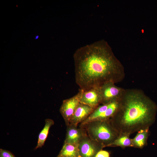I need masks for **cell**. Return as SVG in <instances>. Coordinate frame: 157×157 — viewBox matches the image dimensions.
Returning a JSON list of instances; mask_svg holds the SVG:
<instances>
[{
	"label": "cell",
	"instance_id": "cell-4",
	"mask_svg": "<svg viewBox=\"0 0 157 157\" xmlns=\"http://www.w3.org/2000/svg\"><path fill=\"white\" fill-rule=\"evenodd\" d=\"M101 98V104L120 99L125 89L118 87L112 82L105 83L99 87Z\"/></svg>",
	"mask_w": 157,
	"mask_h": 157
},
{
	"label": "cell",
	"instance_id": "cell-3",
	"mask_svg": "<svg viewBox=\"0 0 157 157\" xmlns=\"http://www.w3.org/2000/svg\"><path fill=\"white\" fill-rule=\"evenodd\" d=\"M79 127L84 129L90 138L104 147H108L120 134L111 119L90 122L79 125Z\"/></svg>",
	"mask_w": 157,
	"mask_h": 157
},
{
	"label": "cell",
	"instance_id": "cell-9",
	"mask_svg": "<svg viewBox=\"0 0 157 157\" xmlns=\"http://www.w3.org/2000/svg\"><path fill=\"white\" fill-rule=\"evenodd\" d=\"M86 132L85 130L80 127L72 125L67 126L66 137L64 143L78 144Z\"/></svg>",
	"mask_w": 157,
	"mask_h": 157
},
{
	"label": "cell",
	"instance_id": "cell-16",
	"mask_svg": "<svg viewBox=\"0 0 157 157\" xmlns=\"http://www.w3.org/2000/svg\"><path fill=\"white\" fill-rule=\"evenodd\" d=\"M95 157H110V154L108 151L102 149L97 153Z\"/></svg>",
	"mask_w": 157,
	"mask_h": 157
},
{
	"label": "cell",
	"instance_id": "cell-14",
	"mask_svg": "<svg viewBox=\"0 0 157 157\" xmlns=\"http://www.w3.org/2000/svg\"><path fill=\"white\" fill-rule=\"evenodd\" d=\"M130 136L128 134H120L108 147H119L124 149L128 147H133L131 139Z\"/></svg>",
	"mask_w": 157,
	"mask_h": 157
},
{
	"label": "cell",
	"instance_id": "cell-10",
	"mask_svg": "<svg viewBox=\"0 0 157 157\" xmlns=\"http://www.w3.org/2000/svg\"><path fill=\"white\" fill-rule=\"evenodd\" d=\"M149 135V128L140 130L136 135L131 139L133 147L142 149L147 144V141Z\"/></svg>",
	"mask_w": 157,
	"mask_h": 157
},
{
	"label": "cell",
	"instance_id": "cell-13",
	"mask_svg": "<svg viewBox=\"0 0 157 157\" xmlns=\"http://www.w3.org/2000/svg\"><path fill=\"white\" fill-rule=\"evenodd\" d=\"M120 99L110 102L107 110L94 121L107 120L112 118L118 109Z\"/></svg>",
	"mask_w": 157,
	"mask_h": 157
},
{
	"label": "cell",
	"instance_id": "cell-7",
	"mask_svg": "<svg viewBox=\"0 0 157 157\" xmlns=\"http://www.w3.org/2000/svg\"><path fill=\"white\" fill-rule=\"evenodd\" d=\"M79 93L69 99L64 100L60 109V112L67 126L80 103Z\"/></svg>",
	"mask_w": 157,
	"mask_h": 157
},
{
	"label": "cell",
	"instance_id": "cell-11",
	"mask_svg": "<svg viewBox=\"0 0 157 157\" xmlns=\"http://www.w3.org/2000/svg\"><path fill=\"white\" fill-rule=\"evenodd\" d=\"M57 157H80L78 144L64 143Z\"/></svg>",
	"mask_w": 157,
	"mask_h": 157
},
{
	"label": "cell",
	"instance_id": "cell-1",
	"mask_svg": "<svg viewBox=\"0 0 157 157\" xmlns=\"http://www.w3.org/2000/svg\"><path fill=\"white\" fill-rule=\"evenodd\" d=\"M74 58L75 81L80 89L99 88L108 82L115 84L124 77L123 67L106 47L91 46L81 49Z\"/></svg>",
	"mask_w": 157,
	"mask_h": 157
},
{
	"label": "cell",
	"instance_id": "cell-2",
	"mask_svg": "<svg viewBox=\"0 0 157 157\" xmlns=\"http://www.w3.org/2000/svg\"><path fill=\"white\" fill-rule=\"evenodd\" d=\"M157 106L141 90L125 89L118 109L111 119L120 134L130 135L149 128L154 122Z\"/></svg>",
	"mask_w": 157,
	"mask_h": 157
},
{
	"label": "cell",
	"instance_id": "cell-6",
	"mask_svg": "<svg viewBox=\"0 0 157 157\" xmlns=\"http://www.w3.org/2000/svg\"><path fill=\"white\" fill-rule=\"evenodd\" d=\"M78 92L80 103L94 108L101 104V98L99 87L86 90L79 89Z\"/></svg>",
	"mask_w": 157,
	"mask_h": 157
},
{
	"label": "cell",
	"instance_id": "cell-5",
	"mask_svg": "<svg viewBox=\"0 0 157 157\" xmlns=\"http://www.w3.org/2000/svg\"><path fill=\"white\" fill-rule=\"evenodd\" d=\"M78 148L80 157H95L97 153L104 147L86 133L79 142Z\"/></svg>",
	"mask_w": 157,
	"mask_h": 157
},
{
	"label": "cell",
	"instance_id": "cell-12",
	"mask_svg": "<svg viewBox=\"0 0 157 157\" xmlns=\"http://www.w3.org/2000/svg\"><path fill=\"white\" fill-rule=\"evenodd\" d=\"M54 124L53 120L52 119H45L44 126L39 134L37 144L35 148V149L41 148L44 145L48 135L49 129Z\"/></svg>",
	"mask_w": 157,
	"mask_h": 157
},
{
	"label": "cell",
	"instance_id": "cell-15",
	"mask_svg": "<svg viewBox=\"0 0 157 157\" xmlns=\"http://www.w3.org/2000/svg\"><path fill=\"white\" fill-rule=\"evenodd\" d=\"M0 157H15V156L9 151L0 149Z\"/></svg>",
	"mask_w": 157,
	"mask_h": 157
},
{
	"label": "cell",
	"instance_id": "cell-8",
	"mask_svg": "<svg viewBox=\"0 0 157 157\" xmlns=\"http://www.w3.org/2000/svg\"><path fill=\"white\" fill-rule=\"evenodd\" d=\"M95 108L80 103L70 120L69 125L77 126L90 115Z\"/></svg>",
	"mask_w": 157,
	"mask_h": 157
}]
</instances>
